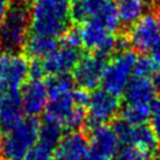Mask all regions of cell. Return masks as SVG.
<instances>
[{
    "mask_svg": "<svg viewBox=\"0 0 160 160\" xmlns=\"http://www.w3.org/2000/svg\"><path fill=\"white\" fill-rule=\"evenodd\" d=\"M88 97L85 90L75 88L49 93L45 119L56 123L68 132L78 130L87 119Z\"/></svg>",
    "mask_w": 160,
    "mask_h": 160,
    "instance_id": "6da1fadb",
    "label": "cell"
},
{
    "mask_svg": "<svg viewBox=\"0 0 160 160\" xmlns=\"http://www.w3.org/2000/svg\"><path fill=\"white\" fill-rule=\"evenodd\" d=\"M72 0H38L29 11L33 33L58 39L69 31Z\"/></svg>",
    "mask_w": 160,
    "mask_h": 160,
    "instance_id": "7a4b0ae2",
    "label": "cell"
},
{
    "mask_svg": "<svg viewBox=\"0 0 160 160\" xmlns=\"http://www.w3.org/2000/svg\"><path fill=\"white\" fill-rule=\"evenodd\" d=\"M40 123L35 117L22 118L0 136V160H23L38 144Z\"/></svg>",
    "mask_w": 160,
    "mask_h": 160,
    "instance_id": "3957f363",
    "label": "cell"
},
{
    "mask_svg": "<svg viewBox=\"0 0 160 160\" xmlns=\"http://www.w3.org/2000/svg\"><path fill=\"white\" fill-rule=\"evenodd\" d=\"M78 34L81 45L104 60L110 58L116 52L126 49L125 46L129 43L126 39L120 40L116 38L112 32L97 21L82 23Z\"/></svg>",
    "mask_w": 160,
    "mask_h": 160,
    "instance_id": "277c9868",
    "label": "cell"
},
{
    "mask_svg": "<svg viewBox=\"0 0 160 160\" xmlns=\"http://www.w3.org/2000/svg\"><path fill=\"white\" fill-rule=\"evenodd\" d=\"M138 56L133 50L123 49L105 64L103 71V89L119 96L124 93L126 87L134 74Z\"/></svg>",
    "mask_w": 160,
    "mask_h": 160,
    "instance_id": "5b68a950",
    "label": "cell"
},
{
    "mask_svg": "<svg viewBox=\"0 0 160 160\" xmlns=\"http://www.w3.org/2000/svg\"><path fill=\"white\" fill-rule=\"evenodd\" d=\"M71 19L81 25L97 21L112 33L120 25L112 0H74L71 4Z\"/></svg>",
    "mask_w": 160,
    "mask_h": 160,
    "instance_id": "8992f818",
    "label": "cell"
},
{
    "mask_svg": "<svg viewBox=\"0 0 160 160\" xmlns=\"http://www.w3.org/2000/svg\"><path fill=\"white\" fill-rule=\"evenodd\" d=\"M29 9L25 4L9 6L7 14L0 23V39L4 47L15 52L23 47L29 35Z\"/></svg>",
    "mask_w": 160,
    "mask_h": 160,
    "instance_id": "52a82bcc",
    "label": "cell"
},
{
    "mask_svg": "<svg viewBox=\"0 0 160 160\" xmlns=\"http://www.w3.org/2000/svg\"><path fill=\"white\" fill-rule=\"evenodd\" d=\"M120 110L119 97L105 89H95L88 97L85 125L92 130L115 119Z\"/></svg>",
    "mask_w": 160,
    "mask_h": 160,
    "instance_id": "ba28073f",
    "label": "cell"
},
{
    "mask_svg": "<svg viewBox=\"0 0 160 160\" xmlns=\"http://www.w3.org/2000/svg\"><path fill=\"white\" fill-rule=\"evenodd\" d=\"M29 77V62L25 55L7 52L0 55V92L19 91Z\"/></svg>",
    "mask_w": 160,
    "mask_h": 160,
    "instance_id": "9c48e42d",
    "label": "cell"
},
{
    "mask_svg": "<svg viewBox=\"0 0 160 160\" xmlns=\"http://www.w3.org/2000/svg\"><path fill=\"white\" fill-rule=\"evenodd\" d=\"M112 128L115 130L120 144L132 145L151 153L153 156L156 154L159 142H158V137L153 132L151 126L146 124H130L125 119L119 118L116 120Z\"/></svg>",
    "mask_w": 160,
    "mask_h": 160,
    "instance_id": "30bf717a",
    "label": "cell"
},
{
    "mask_svg": "<svg viewBox=\"0 0 160 160\" xmlns=\"http://www.w3.org/2000/svg\"><path fill=\"white\" fill-rule=\"evenodd\" d=\"M160 39V19L152 13L145 14L131 26L128 42L138 53H148Z\"/></svg>",
    "mask_w": 160,
    "mask_h": 160,
    "instance_id": "8fae6325",
    "label": "cell"
},
{
    "mask_svg": "<svg viewBox=\"0 0 160 160\" xmlns=\"http://www.w3.org/2000/svg\"><path fill=\"white\" fill-rule=\"evenodd\" d=\"M119 150L120 142L113 128L101 125L90 130L87 160H110L117 157Z\"/></svg>",
    "mask_w": 160,
    "mask_h": 160,
    "instance_id": "7c38bea8",
    "label": "cell"
},
{
    "mask_svg": "<svg viewBox=\"0 0 160 160\" xmlns=\"http://www.w3.org/2000/svg\"><path fill=\"white\" fill-rule=\"evenodd\" d=\"M105 60L95 54L81 56L72 70V80L82 90H95L102 84Z\"/></svg>",
    "mask_w": 160,
    "mask_h": 160,
    "instance_id": "4fadbf2b",
    "label": "cell"
},
{
    "mask_svg": "<svg viewBox=\"0 0 160 160\" xmlns=\"http://www.w3.org/2000/svg\"><path fill=\"white\" fill-rule=\"evenodd\" d=\"M81 56L80 48L61 42V45H58V48L45 60H42L41 63L46 75H68L74 70Z\"/></svg>",
    "mask_w": 160,
    "mask_h": 160,
    "instance_id": "5bb4252c",
    "label": "cell"
},
{
    "mask_svg": "<svg viewBox=\"0 0 160 160\" xmlns=\"http://www.w3.org/2000/svg\"><path fill=\"white\" fill-rule=\"evenodd\" d=\"M23 111L29 117H36L46 110L48 104V90L42 80H31L23 85L21 92Z\"/></svg>",
    "mask_w": 160,
    "mask_h": 160,
    "instance_id": "9a60e30c",
    "label": "cell"
},
{
    "mask_svg": "<svg viewBox=\"0 0 160 160\" xmlns=\"http://www.w3.org/2000/svg\"><path fill=\"white\" fill-rule=\"evenodd\" d=\"M89 152V139L84 133L69 131L56 146V158L60 160H87Z\"/></svg>",
    "mask_w": 160,
    "mask_h": 160,
    "instance_id": "2e32d148",
    "label": "cell"
},
{
    "mask_svg": "<svg viewBox=\"0 0 160 160\" xmlns=\"http://www.w3.org/2000/svg\"><path fill=\"white\" fill-rule=\"evenodd\" d=\"M156 93L157 89L152 78L133 75L123 95L126 104H151Z\"/></svg>",
    "mask_w": 160,
    "mask_h": 160,
    "instance_id": "e0dca14e",
    "label": "cell"
},
{
    "mask_svg": "<svg viewBox=\"0 0 160 160\" xmlns=\"http://www.w3.org/2000/svg\"><path fill=\"white\" fill-rule=\"evenodd\" d=\"M23 105L19 91L0 92V124L8 129L23 118Z\"/></svg>",
    "mask_w": 160,
    "mask_h": 160,
    "instance_id": "ac0fdd59",
    "label": "cell"
},
{
    "mask_svg": "<svg viewBox=\"0 0 160 160\" xmlns=\"http://www.w3.org/2000/svg\"><path fill=\"white\" fill-rule=\"evenodd\" d=\"M115 6L120 23L131 27L147 14L150 0H116Z\"/></svg>",
    "mask_w": 160,
    "mask_h": 160,
    "instance_id": "d6986e66",
    "label": "cell"
},
{
    "mask_svg": "<svg viewBox=\"0 0 160 160\" xmlns=\"http://www.w3.org/2000/svg\"><path fill=\"white\" fill-rule=\"evenodd\" d=\"M58 41L54 38L32 33L27 38L23 48L27 55L34 60H45L58 48Z\"/></svg>",
    "mask_w": 160,
    "mask_h": 160,
    "instance_id": "ffe728a7",
    "label": "cell"
},
{
    "mask_svg": "<svg viewBox=\"0 0 160 160\" xmlns=\"http://www.w3.org/2000/svg\"><path fill=\"white\" fill-rule=\"evenodd\" d=\"M62 137L63 129L58 124L47 119H45V122L40 124L38 142L54 150V148H56Z\"/></svg>",
    "mask_w": 160,
    "mask_h": 160,
    "instance_id": "44dd1931",
    "label": "cell"
},
{
    "mask_svg": "<svg viewBox=\"0 0 160 160\" xmlns=\"http://www.w3.org/2000/svg\"><path fill=\"white\" fill-rule=\"evenodd\" d=\"M150 115L151 104H126L122 111V118L133 125L146 124Z\"/></svg>",
    "mask_w": 160,
    "mask_h": 160,
    "instance_id": "7402d4cb",
    "label": "cell"
},
{
    "mask_svg": "<svg viewBox=\"0 0 160 160\" xmlns=\"http://www.w3.org/2000/svg\"><path fill=\"white\" fill-rule=\"evenodd\" d=\"M159 69L160 67L150 56H142V58H137L133 75L147 77V78H152L153 80Z\"/></svg>",
    "mask_w": 160,
    "mask_h": 160,
    "instance_id": "603a6c76",
    "label": "cell"
},
{
    "mask_svg": "<svg viewBox=\"0 0 160 160\" xmlns=\"http://www.w3.org/2000/svg\"><path fill=\"white\" fill-rule=\"evenodd\" d=\"M153 157L151 153L132 145H124L117 154L119 160H153Z\"/></svg>",
    "mask_w": 160,
    "mask_h": 160,
    "instance_id": "cb8c5ba5",
    "label": "cell"
},
{
    "mask_svg": "<svg viewBox=\"0 0 160 160\" xmlns=\"http://www.w3.org/2000/svg\"><path fill=\"white\" fill-rule=\"evenodd\" d=\"M53 148L42 145L38 142L35 146L32 148L29 153L25 158L26 160H52L53 159Z\"/></svg>",
    "mask_w": 160,
    "mask_h": 160,
    "instance_id": "d4e9b609",
    "label": "cell"
},
{
    "mask_svg": "<svg viewBox=\"0 0 160 160\" xmlns=\"http://www.w3.org/2000/svg\"><path fill=\"white\" fill-rule=\"evenodd\" d=\"M150 126L158 138H160V97L154 98L151 103V115H150Z\"/></svg>",
    "mask_w": 160,
    "mask_h": 160,
    "instance_id": "484cf974",
    "label": "cell"
},
{
    "mask_svg": "<svg viewBox=\"0 0 160 160\" xmlns=\"http://www.w3.org/2000/svg\"><path fill=\"white\" fill-rule=\"evenodd\" d=\"M148 54H150V58L160 67V39L157 41L156 45L152 47Z\"/></svg>",
    "mask_w": 160,
    "mask_h": 160,
    "instance_id": "4316f807",
    "label": "cell"
},
{
    "mask_svg": "<svg viewBox=\"0 0 160 160\" xmlns=\"http://www.w3.org/2000/svg\"><path fill=\"white\" fill-rule=\"evenodd\" d=\"M8 8H9L8 1L7 0H0V23L2 22V20L6 17Z\"/></svg>",
    "mask_w": 160,
    "mask_h": 160,
    "instance_id": "83f0119b",
    "label": "cell"
},
{
    "mask_svg": "<svg viewBox=\"0 0 160 160\" xmlns=\"http://www.w3.org/2000/svg\"><path fill=\"white\" fill-rule=\"evenodd\" d=\"M153 82H154V85H156L157 91L160 93V69L158 70V72L156 74L154 78H153Z\"/></svg>",
    "mask_w": 160,
    "mask_h": 160,
    "instance_id": "f1b7e54d",
    "label": "cell"
},
{
    "mask_svg": "<svg viewBox=\"0 0 160 160\" xmlns=\"http://www.w3.org/2000/svg\"><path fill=\"white\" fill-rule=\"evenodd\" d=\"M2 48H4V45H2V42H1V39H0V55L2 53Z\"/></svg>",
    "mask_w": 160,
    "mask_h": 160,
    "instance_id": "f546056e",
    "label": "cell"
},
{
    "mask_svg": "<svg viewBox=\"0 0 160 160\" xmlns=\"http://www.w3.org/2000/svg\"><path fill=\"white\" fill-rule=\"evenodd\" d=\"M23 1H26V2H33V4H34V2L38 1V0H23Z\"/></svg>",
    "mask_w": 160,
    "mask_h": 160,
    "instance_id": "4dcf8cb0",
    "label": "cell"
},
{
    "mask_svg": "<svg viewBox=\"0 0 160 160\" xmlns=\"http://www.w3.org/2000/svg\"><path fill=\"white\" fill-rule=\"evenodd\" d=\"M1 130H2V125L0 124V136H1Z\"/></svg>",
    "mask_w": 160,
    "mask_h": 160,
    "instance_id": "1f68e13d",
    "label": "cell"
},
{
    "mask_svg": "<svg viewBox=\"0 0 160 160\" xmlns=\"http://www.w3.org/2000/svg\"><path fill=\"white\" fill-rule=\"evenodd\" d=\"M110 160H119V159H118V158H116V157H115V158H112V159H110Z\"/></svg>",
    "mask_w": 160,
    "mask_h": 160,
    "instance_id": "d6a6232c",
    "label": "cell"
},
{
    "mask_svg": "<svg viewBox=\"0 0 160 160\" xmlns=\"http://www.w3.org/2000/svg\"><path fill=\"white\" fill-rule=\"evenodd\" d=\"M52 160H60V159H58V158H53Z\"/></svg>",
    "mask_w": 160,
    "mask_h": 160,
    "instance_id": "836d02e7",
    "label": "cell"
},
{
    "mask_svg": "<svg viewBox=\"0 0 160 160\" xmlns=\"http://www.w3.org/2000/svg\"><path fill=\"white\" fill-rule=\"evenodd\" d=\"M7 1H9V0H7ZM11 1H15V0H11Z\"/></svg>",
    "mask_w": 160,
    "mask_h": 160,
    "instance_id": "e575fe53",
    "label": "cell"
},
{
    "mask_svg": "<svg viewBox=\"0 0 160 160\" xmlns=\"http://www.w3.org/2000/svg\"><path fill=\"white\" fill-rule=\"evenodd\" d=\"M158 17H159V19H160V13H159V15H158Z\"/></svg>",
    "mask_w": 160,
    "mask_h": 160,
    "instance_id": "d590c367",
    "label": "cell"
}]
</instances>
